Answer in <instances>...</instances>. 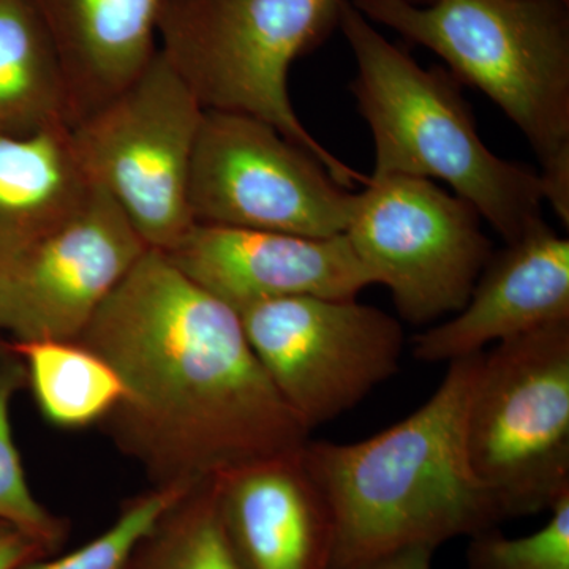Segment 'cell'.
<instances>
[{
  "mask_svg": "<svg viewBox=\"0 0 569 569\" xmlns=\"http://www.w3.org/2000/svg\"><path fill=\"white\" fill-rule=\"evenodd\" d=\"M78 340L121 377L126 399L112 415L163 485L194 489L309 440L238 312L160 250L146 249Z\"/></svg>",
  "mask_w": 569,
  "mask_h": 569,
  "instance_id": "obj_1",
  "label": "cell"
},
{
  "mask_svg": "<svg viewBox=\"0 0 569 569\" xmlns=\"http://www.w3.org/2000/svg\"><path fill=\"white\" fill-rule=\"evenodd\" d=\"M482 353L449 362L436 392L376 436L307 440V470L335 520L332 569L415 546L437 550L507 520L467 455V408Z\"/></svg>",
  "mask_w": 569,
  "mask_h": 569,
  "instance_id": "obj_2",
  "label": "cell"
},
{
  "mask_svg": "<svg viewBox=\"0 0 569 569\" xmlns=\"http://www.w3.org/2000/svg\"><path fill=\"white\" fill-rule=\"evenodd\" d=\"M339 28L355 56L350 89L376 148L370 178L411 176L448 183L505 244L545 223L538 171L490 151L449 71L419 66L351 0L343 3Z\"/></svg>",
  "mask_w": 569,
  "mask_h": 569,
  "instance_id": "obj_3",
  "label": "cell"
},
{
  "mask_svg": "<svg viewBox=\"0 0 569 569\" xmlns=\"http://www.w3.org/2000/svg\"><path fill=\"white\" fill-rule=\"evenodd\" d=\"M488 96L537 153L545 203L569 227L568 0H351Z\"/></svg>",
  "mask_w": 569,
  "mask_h": 569,
  "instance_id": "obj_4",
  "label": "cell"
},
{
  "mask_svg": "<svg viewBox=\"0 0 569 569\" xmlns=\"http://www.w3.org/2000/svg\"><path fill=\"white\" fill-rule=\"evenodd\" d=\"M348 0H164L157 44L203 110L241 112L271 123L312 152L340 186L369 176L325 148L298 118L291 63L339 26Z\"/></svg>",
  "mask_w": 569,
  "mask_h": 569,
  "instance_id": "obj_5",
  "label": "cell"
},
{
  "mask_svg": "<svg viewBox=\"0 0 569 569\" xmlns=\"http://www.w3.org/2000/svg\"><path fill=\"white\" fill-rule=\"evenodd\" d=\"M466 445L507 519L549 511L569 493V321L482 353Z\"/></svg>",
  "mask_w": 569,
  "mask_h": 569,
  "instance_id": "obj_6",
  "label": "cell"
},
{
  "mask_svg": "<svg viewBox=\"0 0 569 569\" xmlns=\"http://www.w3.org/2000/svg\"><path fill=\"white\" fill-rule=\"evenodd\" d=\"M203 112L157 51L137 80L71 126L89 178L149 249L170 252L194 224L187 190Z\"/></svg>",
  "mask_w": 569,
  "mask_h": 569,
  "instance_id": "obj_7",
  "label": "cell"
},
{
  "mask_svg": "<svg viewBox=\"0 0 569 569\" xmlns=\"http://www.w3.org/2000/svg\"><path fill=\"white\" fill-rule=\"evenodd\" d=\"M343 234L400 318L419 326L458 313L493 253L473 206L411 176H369Z\"/></svg>",
  "mask_w": 569,
  "mask_h": 569,
  "instance_id": "obj_8",
  "label": "cell"
},
{
  "mask_svg": "<svg viewBox=\"0 0 569 569\" xmlns=\"http://www.w3.org/2000/svg\"><path fill=\"white\" fill-rule=\"evenodd\" d=\"M187 200L193 223L332 238L346 233L353 193L271 123L204 110Z\"/></svg>",
  "mask_w": 569,
  "mask_h": 569,
  "instance_id": "obj_9",
  "label": "cell"
},
{
  "mask_svg": "<svg viewBox=\"0 0 569 569\" xmlns=\"http://www.w3.org/2000/svg\"><path fill=\"white\" fill-rule=\"evenodd\" d=\"M283 402L309 432L395 377L403 353L397 318L358 299H269L236 310Z\"/></svg>",
  "mask_w": 569,
  "mask_h": 569,
  "instance_id": "obj_10",
  "label": "cell"
},
{
  "mask_svg": "<svg viewBox=\"0 0 569 569\" xmlns=\"http://www.w3.org/2000/svg\"><path fill=\"white\" fill-rule=\"evenodd\" d=\"M146 249L96 187L67 222L0 261V331L14 342L80 339Z\"/></svg>",
  "mask_w": 569,
  "mask_h": 569,
  "instance_id": "obj_11",
  "label": "cell"
},
{
  "mask_svg": "<svg viewBox=\"0 0 569 569\" xmlns=\"http://www.w3.org/2000/svg\"><path fill=\"white\" fill-rule=\"evenodd\" d=\"M164 253L183 274L234 310L293 296L358 299L376 284L346 234L307 238L194 223Z\"/></svg>",
  "mask_w": 569,
  "mask_h": 569,
  "instance_id": "obj_12",
  "label": "cell"
},
{
  "mask_svg": "<svg viewBox=\"0 0 569 569\" xmlns=\"http://www.w3.org/2000/svg\"><path fill=\"white\" fill-rule=\"evenodd\" d=\"M569 321V241L548 223L492 253L458 313L415 337L422 362L482 353L548 326Z\"/></svg>",
  "mask_w": 569,
  "mask_h": 569,
  "instance_id": "obj_13",
  "label": "cell"
},
{
  "mask_svg": "<svg viewBox=\"0 0 569 569\" xmlns=\"http://www.w3.org/2000/svg\"><path fill=\"white\" fill-rule=\"evenodd\" d=\"M302 448L212 478L224 533L242 569H332L335 520Z\"/></svg>",
  "mask_w": 569,
  "mask_h": 569,
  "instance_id": "obj_14",
  "label": "cell"
},
{
  "mask_svg": "<svg viewBox=\"0 0 569 569\" xmlns=\"http://www.w3.org/2000/svg\"><path fill=\"white\" fill-rule=\"evenodd\" d=\"M32 3L61 63L73 123L114 99L159 51L157 31L164 0Z\"/></svg>",
  "mask_w": 569,
  "mask_h": 569,
  "instance_id": "obj_15",
  "label": "cell"
},
{
  "mask_svg": "<svg viewBox=\"0 0 569 569\" xmlns=\"http://www.w3.org/2000/svg\"><path fill=\"white\" fill-rule=\"evenodd\" d=\"M96 187L70 123L0 129V261L67 222Z\"/></svg>",
  "mask_w": 569,
  "mask_h": 569,
  "instance_id": "obj_16",
  "label": "cell"
},
{
  "mask_svg": "<svg viewBox=\"0 0 569 569\" xmlns=\"http://www.w3.org/2000/svg\"><path fill=\"white\" fill-rule=\"evenodd\" d=\"M73 123L58 54L32 0H0V129Z\"/></svg>",
  "mask_w": 569,
  "mask_h": 569,
  "instance_id": "obj_17",
  "label": "cell"
},
{
  "mask_svg": "<svg viewBox=\"0 0 569 569\" xmlns=\"http://www.w3.org/2000/svg\"><path fill=\"white\" fill-rule=\"evenodd\" d=\"M41 415L51 425L78 429L114 413L126 387L110 362L80 340L14 342Z\"/></svg>",
  "mask_w": 569,
  "mask_h": 569,
  "instance_id": "obj_18",
  "label": "cell"
},
{
  "mask_svg": "<svg viewBox=\"0 0 569 569\" xmlns=\"http://www.w3.org/2000/svg\"><path fill=\"white\" fill-rule=\"evenodd\" d=\"M130 569H242L217 505L211 481L183 496L151 530Z\"/></svg>",
  "mask_w": 569,
  "mask_h": 569,
  "instance_id": "obj_19",
  "label": "cell"
},
{
  "mask_svg": "<svg viewBox=\"0 0 569 569\" xmlns=\"http://www.w3.org/2000/svg\"><path fill=\"white\" fill-rule=\"evenodd\" d=\"M24 377V369L18 362L0 365V522L28 535L54 556L69 537L67 522L33 497L11 432V397Z\"/></svg>",
  "mask_w": 569,
  "mask_h": 569,
  "instance_id": "obj_20",
  "label": "cell"
},
{
  "mask_svg": "<svg viewBox=\"0 0 569 569\" xmlns=\"http://www.w3.org/2000/svg\"><path fill=\"white\" fill-rule=\"evenodd\" d=\"M190 490L181 485H160L130 500L107 530L81 548L61 557H40L18 569H130L142 539Z\"/></svg>",
  "mask_w": 569,
  "mask_h": 569,
  "instance_id": "obj_21",
  "label": "cell"
},
{
  "mask_svg": "<svg viewBox=\"0 0 569 569\" xmlns=\"http://www.w3.org/2000/svg\"><path fill=\"white\" fill-rule=\"evenodd\" d=\"M549 512L526 537L509 538L497 527L470 537L467 569H569V493Z\"/></svg>",
  "mask_w": 569,
  "mask_h": 569,
  "instance_id": "obj_22",
  "label": "cell"
},
{
  "mask_svg": "<svg viewBox=\"0 0 569 569\" xmlns=\"http://www.w3.org/2000/svg\"><path fill=\"white\" fill-rule=\"evenodd\" d=\"M47 556L50 553L39 542L9 523L0 522V569H18Z\"/></svg>",
  "mask_w": 569,
  "mask_h": 569,
  "instance_id": "obj_23",
  "label": "cell"
},
{
  "mask_svg": "<svg viewBox=\"0 0 569 569\" xmlns=\"http://www.w3.org/2000/svg\"><path fill=\"white\" fill-rule=\"evenodd\" d=\"M433 553L436 549L415 546V548L396 550L377 559L337 569H432Z\"/></svg>",
  "mask_w": 569,
  "mask_h": 569,
  "instance_id": "obj_24",
  "label": "cell"
},
{
  "mask_svg": "<svg viewBox=\"0 0 569 569\" xmlns=\"http://www.w3.org/2000/svg\"><path fill=\"white\" fill-rule=\"evenodd\" d=\"M413 2H417V3H429V2H432V0H413Z\"/></svg>",
  "mask_w": 569,
  "mask_h": 569,
  "instance_id": "obj_25",
  "label": "cell"
}]
</instances>
